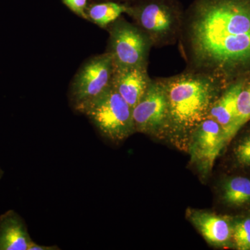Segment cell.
Listing matches in <instances>:
<instances>
[{"label":"cell","instance_id":"ba28073f","mask_svg":"<svg viewBox=\"0 0 250 250\" xmlns=\"http://www.w3.org/2000/svg\"><path fill=\"white\" fill-rule=\"evenodd\" d=\"M189 141L191 162L202 175H208L215 159L228 144L225 131L216 121L207 118L192 131Z\"/></svg>","mask_w":250,"mask_h":250},{"label":"cell","instance_id":"ffe728a7","mask_svg":"<svg viewBox=\"0 0 250 250\" xmlns=\"http://www.w3.org/2000/svg\"><path fill=\"white\" fill-rule=\"evenodd\" d=\"M1 174H2V172H1V170H0V177H1Z\"/></svg>","mask_w":250,"mask_h":250},{"label":"cell","instance_id":"e0dca14e","mask_svg":"<svg viewBox=\"0 0 250 250\" xmlns=\"http://www.w3.org/2000/svg\"><path fill=\"white\" fill-rule=\"evenodd\" d=\"M234 154L238 164L243 166H250V133L237 145Z\"/></svg>","mask_w":250,"mask_h":250},{"label":"cell","instance_id":"6da1fadb","mask_svg":"<svg viewBox=\"0 0 250 250\" xmlns=\"http://www.w3.org/2000/svg\"><path fill=\"white\" fill-rule=\"evenodd\" d=\"M187 70L228 85L250 70V0H195L179 39Z\"/></svg>","mask_w":250,"mask_h":250},{"label":"cell","instance_id":"d6986e66","mask_svg":"<svg viewBox=\"0 0 250 250\" xmlns=\"http://www.w3.org/2000/svg\"><path fill=\"white\" fill-rule=\"evenodd\" d=\"M60 248L59 247L52 246H41V245L36 244L34 241L31 242L30 246H29L28 250H59Z\"/></svg>","mask_w":250,"mask_h":250},{"label":"cell","instance_id":"9c48e42d","mask_svg":"<svg viewBox=\"0 0 250 250\" xmlns=\"http://www.w3.org/2000/svg\"><path fill=\"white\" fill-rule=\"evenodd\" d=\"M187 216L210 246L229 247L233 243V223L228 218L192 208L187 210Z\"/></svg>","mask_w":250,"mask_h":250},{"label":"cell","instance_id":"4fadbf2b","mask_svg":"<svg viewBox=\"0 0 250 250\" xmlns=\"http://www.w3.org/2000/svg\"><path fill=\"white\" fill-rule=\"evenodd\" d=\"M224 203L230 207H242L250 204V179L231 177L225 180L221 187Z\"/></svg>","mask_w":250,"mask_h":250},{"label":"cell","instance_id":"3957f363","mask_svg":"<svg viewBox=\"0 0 250 250\" xmlns=\"http://www.w3.org/2000/svg\"><path fill=\"white\" fill-rule=\"evenodd\" d=\"M129 6L128 15L149 36L153 47H164L178 42L184 11L177 0H143Z\"/></svg>","mask_w":250,"mask_h":250},{"label":"cell","instance_id":"8fae6325","mask_svg":"<svg viewBox=\"0 0 250 250\" xmlns=\"http://www.w3.org/2000/svg\"><path fill=\"white\" fill-rule=\"evenodd\" d=\"M246 77L235 81L228 85L210 108L207 118L216 121L223 128L228 143L236 135V103Z\"/></svg>","mask_w":250,"mask_h":250},{"label":"cell","instance_id":"ac0fdd59","mask_svg":"<svg viewBox=\"0 0 250 250\" xmlns=\"http://www.w3.org/2000/svg\"><path fill=\"white\" fill-rule=\"evenodd\" d=\"M62 1L75 14L84 19H88L86 14L87 0H62Z\"/></svg>","mask_w":250,"mask_h":250},{"label":"cell","instance_id":"7c38bea8","mask_svg":"<svg viewBox=\"0 0 250 250\" xmlns=\"http://www.w3.org/2000/svg\"><path fill=\"white\" fill-rule=\"evenodd\" d=\"M32 241L27 225L15 210L0 215V250H28Z\"/></svg>","mask_w":250,"mask_h":250},{"label":"cell","instance_id":"277c9868","mask_svg":"<svg viewBox=\"0 0 250 250\" xmlns=\"http://www.w3.org/2000/svg\"><path fill=\"white\" fill-rule=\"evenodd\" d=\"M104 137L122 142L135 132L133 110L113 85L96 98L75 106Z\"/></svg>","mask_w":250,"mask_h":250},{"label":"cell","instance_id":"7a4b0ae2","mask_svg":"<svg viewBox=\"0 0 250 250\" xmlns=\"http://www.w3.org/2000/svg\"><path fill=\"white\" fill-rule=\"evenodd\" d=\"M168 103L167 134L190 137L197 125L208 117L210 108L228 85L211 75L187 70L162 77Z\"/></svg>","mask_w":250,"mask_h":250},{"label":"cell","instance_id":"5bb4252c","mask_svg":"<svg viewBox=\"0 0 250 250\" xmlns=\"http://www.w3.org/2000/svg\"><path fill=\"white\" fill-rule=\"evenodd\" d=\"M129 9V5L111 1L93 5L86 9V14L88 19L99 27L107 28L121 17L122 14H128Z\"/></svg>","mask_w":250,"mask_h":250},{"label":"cell","instance_id":"8992f818","mask_svg":"<svg viewBox=\"0 0 250 250\" xmlns=\"http://www.w3.org/2000/svg\"><path fill=\"white\" fill-rule=\"evenodd\" d=\"M135 132L167 134L168 103L162 77L152 79L142 99L133 109Z\"/></svg>","mask_w":250,"mask_h":250},{"label":"cell","instance_id":"30bf717a","mask_svg":"<svg viewBox=\"0 0 250 250\" xmlns=\"http://www.w3.org/2000/svg\"><path fill=\"white\" fill-rule=\"evenodd\" d=\"M152 82L147 66L116 67L112 85L134 109Z\"/></svg>","mask_w":250,"mask_h":250},{"label":"cell","instance_id":"9a60e30c","mask_svg":"<svg viewBox=\"0 0 250 250\" xmlns=\"http://www.w3.org/2000/svg\"><path fill=\"white\" fill-rule=\"evenodd\" d=\"M250 121V77H247L238 94L236 103V134Z\"/></svg>","mask_w":250,"mask_h":250},{"label":"cell","instance_id":"2e32d148","mask_svg":"<svg viewBox=\"0 0 250 250\" xmlns=\"http://www.w3.org/2000/svg\"><path fill=\"white\" fill-rule=\"evenodd\" d=\"M232 243L239 250H250V217L233 223Z\"/></svg>","mask_w":250,"mask_h":250},{"label":"cell","instance_id":"52a82bcc","mask_svg":"<svg viewBox=\"0 0 250 250\" xmlns=\"http://www.w3.org/2000/svg\"><path fill=\"white\" fill-rule=\"evenodd\" d=\"M115 65L109 52L100 54L85 62L72 83L74 106L96 98L112 85Z\"/></svg>","mask_w":250,"mask_h":250},{"label":"cell","instance_id":"5b68a950","mask_svg":"<svg viewBox=\"0 0 250 250\" xmlns=\"http://www.w3.org/2000/svg\"><path fill=\"white\" fill-rule=\"evenodd\" d=\"M109 52L116 67L147 66L153 44L136 24L120 17L107 27Z\"/></svg>","mask_w":250,"mask_h":250}]
</instances>
